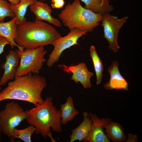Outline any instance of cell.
Wrapping results in <instances>:
<instances>
[{"instance_id":"8","label":"cell","mask_w":142,"mask_h":142,"mask_svg":"<svg viewBox=\"0 0 142 142\" xmlns=\"http://www.w3.org/2000/svg\"><path fill=\"white\" fill-rule=\"evenodd\" d=\"M70 30L67 35L63 37H61L52 44L54 47V49L49 54L47 63V65L48 67H51L54 64L59 61V57L64 50L74 45H79L78 43V39L86 35L87 33L78 28Z\"/></svg>"},{"instance_id":"1","label":"cell","mask_w":142,"mask_h":142,"mask_svg":"<svg viewBox=\"0 0 142 142\" xmlns=\"http://www.w3.org/2000/svg\"><path fill=\"white\" fill-rule=\"evenodd\" d=\"M46 82L44 77L33 74L31 72L15 77L0 92V102L13 99L27 101L33 104L35 106L42 104L44 100L41 94L47 85Z\"/></svg>"},{"instance_id":"5","label":"cell","mask_w":142,"mask_h":142,"mask_svg":"<svg viewBox=\"0 0 142 142\" xmlns=\"http://www.w3.org/2000/svg\"><path fill=\"white\" fill-rule=\"evenodd\" d=\"M15 50L19 54L20 59L15 77L25 75L30 72L39 75L43 63L46 61L44 56L47 51L44 47L35 49H25L23 52L18 49Z\"/></svg>"},{"instance_id":"24","label":"cell","mask_w":142,"mask_h":142,"mask_svg":"<svg viewBox=\"0 0 142 142\" xmlns=\"http://www.w3.org/2000/svg\"><path fill=\"white\" fill-rule=\"evenodd\" d=\"M51 6L53 9L62 8L65 4L64 0H51Z\"/></svg>"},{"instance_id":"26","label":"cell","mask_w":142,"mask_h":142,"mask_svg":"<svg viewBox=\"0 0 142 142\" xmlns=\"http://www.w3.org/2000/svg\"><path fill=\"white\" fill-rule=\"evenodd\" d=\"M137 136L136 135L129 134L128 135V138L126 142H136Z\"/></svg>"},{"instance_id":"23","label":"cell","mask_w":142,"mask_h":142,"mask_svg":"<svg viewBox=\"0 0 142 142\" xmlns=\"http://www.w3.org/2000/svg\"><path fill=\"white\" fill-rule=\"evenodd\" d=\"M20 57L18 53L15 50H10L6 55V61L13 68H16L19 65Z\"/></svg>"},{"instance_id":"19","label":"cell","mask_w":142,"mask_h":142,"mask_svg":"<svg viewBox=\"0 0 142 142\" xmlns=\"http://www.w3.org/2000/svg\"><path fill=\"white\" fill-rule=\"evenodd\" d=\"M90 57L92 60L96 76V84H100L102 82L103 71V65L102 62L98 54L94 45H92L89 49Z\"/></svg>"},{"instance_id":"25","label":"cell","mask_w":142,"mask_h":142,"mask_svg":"<svg viewBox=\"0 0 142 142\" xmlns=\"http://www.w3.org/2000/svg\"><path fill=\"white\" fill-rule=\"evenodd\" d=\"M7 45H10L9 41L6 38L0 36V54L3 52L4 47Z\"/></svg>"},{"instance_id":"27","label":"cell","mask_w":142,"mask_h":142,"mask_svg":"<svg viewBox=\"0 0 142 142\" xmlns=\"http://www.w3.org/2000/svg\"><path fill=\"white\" fill-rule=\"evenodd\" d=\"M12 4L16 5L18 4L20 2V0H8Z\"/></svg>"},{"instance_id":"28","label":"cell","mask_w":142,"mask_h":142,"mask_svg":"<svg viewBox=\"0 0 142 142\" xmlns=\"http://www.w3.org/2000/svg\"><path fill=\"white\" fill-rule=\"evenodd\" d=\"M1 131L0 130V139H1Z\"/></svg>"},{"instance_id":"9","label":"cell","mask_w":142,"mask_h":142,"mask_svg":"<svg viewBox=\"0 0 142 142\" xmlns=\"http://www.w3.org/2000/svg\"><path fill=\"white\" fill-rule=\"evenodd\" d=\"M59 66L64 72L72 73L70 79L76 83L80 82L84 89L89 88L92 87L90 79L94 74L88 70L85 63L82 62L69 66L64 64Z\"/></svg>"},{"instance_id":"18","label":"cell","mask_w":142,"mask_h":142,"mask_svg":"<svg viewBox=\"0 0 142 142\" xmlns=\"http://www.w3.org/2000/svg\"><path fill=\"white\" fill-rule=\"evenodd\" d=\"M36 0H20L18 4L14 5L10 3L11 8L16 17V24L19 25L27 21L25 17L28 7L34 3Z\"/></svg>"},{"instance_id":"3","label":"cell","mask_w":142,"mask_h":142,"mask_svg":"<svg viewBox=\"0 0 142 142\" xmlns=\"http://www.w3.org/2000/svg\"><path fill=\"white\" fill-rule=\"evenodd\" d=\"M52 100V97H47L42 104L26 111L28 115L26 120L30 125L35 127L36 134H40L45 138L49 137L54 142L50 128L57 133L62 132V129L61 111L53 105Z\"/></svg>"},{"instance_id":"2","label":"cell","mask_w":142,"mask_h":142,"mask_svg":"<svg viewBox=\"0 0 142 142\" xmlns=\"http://www.w3.org/2000/svg\"><path fill=\"white\" fill-rule=\"evenodd\" d=\"M60 34L51 25L42 21H26L17 26L14 39L20 48L35 49L51 44L61 37Z\"/></svg>"},{"instance_id":"7","label":"cell","mask_w":142,"mask_h":142,"mask_svg":"<svg viewBox=\"0 0 142 142\" xmlns=\"http://www.w3.org/2000/svg\"><path fill=\"white\" fill-rule=\"evenodd\" d=\"M101 25L103 28L104 37L109 43L108 49L114 53L118 52L120 47L117 42L119 31L128 18L125 16L119 19L117 16L107 13L102 15Z\"/></svg>"},{"instance_id":"21","label":"cell","mask_w":142,"mask_h":142,"mask_svg":"<svg viewBox=\"0 0 142 142\" xmlns=\"http://www.w3.org/2000/svg\"><path fill=\"white\" fill-rule=\"evenodd\" d=\"M1 68L4 72L0 78V86H4L9 80L14 79L17 70V69L12 68L6 61L2 64Z\"/></svg>"},{"instance_id":"14","label":"cell","mask_w":142,"mask_h":142,"mask_svg":"<svg viewBox=\"0 0 142 142\" xmlns=\"http://www.w3.org/2000/svg\"><path fill=\"white\" fill-rule=\"evenodd\" d=\"M16 17L9 21L0 22V36L6 38L9 41L12 49L17 46L18 50L23 52L24 49L19 47L14 40L17 35L18 26L16 23Z\"/></svg>"},{"instance_id":"22","label":"cell","mask_w":142,"mask_h":142,"mask_svg":"<svg viewBox=\"0 0 142 142\" xmlns=\"http://www.w3.org/2000/svg\"><path fill=\"white\" fill-rule=\"evenodd\" d=\"M16 17L11 8L10 3L6 0H0V22H4L6 17L13 18Z\"/></svg>"},{"instance_id":"31","label":"cell","mask_w":142,"mask_h":142,"mask_svg":"<svg viewBox=\"0 0 142 142\" xmlns=\"http://www.w3.org/2000/svg\"><path fill=\"white\" fill-rule=\"evenodd\" d=\"M0 78H1V77H0Z\"/></svg>"},{"instance_id":"13","label":"cell","mask_w":142,"mask_h":142,"mask_svg":"<svg viewBox=\"0 0 142 142\" xmlns=\"http://www.w3.org/2000/svg\"><path fill=\"white\" fill-rule=\"evenodd\" d=\"M83 114V120L77 127L72 130V134L69 136V142H73L77 140L83 141L88 136L92 121L88 112L84 111Z\"/></svg>"},{"instance_id":"29","label":"cell","mask_w":142,"mask_h":142,"mask_svg":"<svg viewBox=\"0 0 142 142\" xmlns=\"http://www.w3.org/2000/svg\"><path fill=\"white\" fill-rule=\"evenodd\" d=\"M45 0H40V1H45Z\"/></svg>"},{"instance_id":"4","label":"cell","mask_w":142,"mask_h":142,"mask_svg":"<svg viewBox=\"0 0 142 142\" xmlns=\"http://www.w3.org/2000/svg\"><path fill=\"white\" fill-rule=\"evenodd\" d=\"M102 17L83 7L79 0L68 3L58 15L63 25L69 30L78 28L87 33L92 32L99 25Z\"/></svg>"},{"instance_id":"20","label":"cell","mask_w":142,"mask_h":142,"mask_svg":"<svg viewBox=\"0 0 142 142\" xmlns=\"http://www.w3.org/2000/svg\"><path fill=\"white\" fill-rule=\"evenodd\" d=\"M35 127L32 125L22 129L15 128L13 130V138L14 139H19L25 142H31V136L35 133Z\"/></svg>"},{"instance_id":"6","label":"cell","mask_w":142,"mask_h":142,"mask_svg":"<svg viewBox=\"0 0 142 142\" xmlns=\"http://www.w3.org/2000/svg\"><path fill=\"white\" fill-rule=\"evenodd\" d=\"M27 116L26 111L18 103L13 101L7 103L0 111V131L9 138L11 142H14L13 129Z\"/></svg>"},{"instance_id":"12","label":"cell","mask_w":142,"mask_h":142,"mask_svg":"<svg viewBox=\"0 0 142 142\" xmlns=\"http://www.w3.org/2000/svg\"><path fill=\"white\" fill-rule=\"evenodd\" d=\"M119 65L117 61L115 60L108 67L107 70L110 75V79L103 86L107 90L122 89L128 91L129 84L120 72Z\"/></svg>"},{"instance_id":"15","label":"cell","mask_w":142,"mask_h":142,"mask_svg":"<svg viewBox=\"0 0 142 142\" xmlns=\"http://www.w3.org/2000/svg\"><path fill=\"white\" fill-rule=\"evenodd\" d=\"M105 132L108 139L113 142H126V137L121 125L111 121L105 126Z\"/></svg>"},{"instance_id":"10","label":"cell","mask_w":142,"mask_h":142,"mask_svg":"<svg viewBox=\"0 0 142 142\" xmlns=\"http://www.w3.org/2000/svg\"><path fill=\"white\" fill-rule=\"evenodd\" d=\"M92 121L90 130L87 138L83 142H110L104 132L105 126L111 121L109 118H99L95 114L89 113Z\"/></svg>"},{"instance_id":"30","label":"cell","mask_w":142,"mask_h":142,"mask_svg":"<svg viewBox=\"0 0 142 142\" xmlns=\"http://www.w3.org/2000/svg\"><path fill=\"white\" fill-rule=\"evenodd\" d=\"M1 141V139H0V142Z\"/></svg>"},{"instance_id":"16","label":"cell","mask_w":142,"mask_h":142,"mask_svg":"<svg viewBox=\"0 0 142 142\" xmlns=\"http://www.w3.org/2000/svg\"><path fill=\"white\" fill-rule=\"evenodd\" d=\"M85 4V8L102 15L109 13L113 9L112 6L109 4L110 0H80Z\"/></svg>"},{"instance_id":"11","label":"cell","mask_w":142,"mask_h":142,"mask_svg":"<svg viewBox=\"0 0 142 142\" xmlns=\"http://www.w3.org/2000/svg\"><path fill=\"white\" fill-rule=\"evenodd\" d=\"M29 8L35 15L36 20L45 21L57 27H61V22L51 15L52 8L47 3L36 0L30 6Z\"/></svg>"},{"instance_id":"17","label":"cell","mask_w":142,"mask_h":142,"mask_svg":"<svg viewBox=\"0 0 142 142\" xmlns=\"http://www.w3.org/2000/svg\"><path fill=\"white\" fill-rule=\"evenodd\" d=\"M66 99L65 103L60 105L61 123L63 125L67 124L68 121L73 120L75 116L79 114V111L74 106L72 97H68Z\"/></svg>"}]
</instances>
